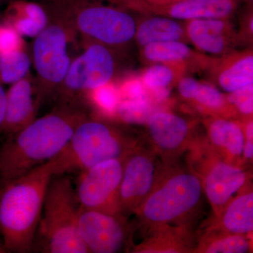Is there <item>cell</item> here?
I'll return each instance as SVG.
<instances>
[{"label":"cell","mask_w":253,"mask_h":253,"mask_svg":"<svg viewBox=\"0 0 253 253\" xmlns=\"http://www.w3.org/2000/svg\"><path fill=\"white\" fill-rule=\"evenodd\" d=\"M186 38L199 52L223 56L233 51L238 35L229 19L208 18L185 21Z\"/></svg>","instance_id":"7c38bea8"},{"label":"cell","mask_w":253,"mask_h":253,"mask_svg":"<svg viewBox=\"0 0 253 253\" xmlns=\"http://www.w3.org/2000/svg\"><path fill=\"white\" fill-rule=\"evenodd\" d=\"M80 204L67 174L54 175L46 190L34 246L46 253H88L78 230ZM33 250V249H32Z\"/></svg>","instance_id":"3957f363"},{"label":"cell","mask_w":253,"mask_h":253,"mask_svg":"<svg viewBox=\"0 0 253 253\" xmlns=\"http://www.w3.org/2000/svg\"><path fill=\"white\" fill-rule=\"evenodd\" d=\"M156 172L151 155L133 150L128 154L120 188L122 213L136 212L140 207L156 186Z\"/></svg>","instance_id":"8fae6325"},{"label":"cell","mask_w":253,"mask_h":253,"mask_svg":"<svg viewBox=\"0 0 253 253\" xmlns=\"http://www.w3.org/2000/svg\"><path fill=\"white\" fill-rule=\"evenodd\" d=\"M147 124L153 142L166 153L181 149L191 131L189 123L184 118L168 111H156L150 116Z\"/></svg>","instance_id":"e0dca14e"},{"label":"cell","mask_w":253,"mask_h":253,"mask_svg":"<svg viewBox=\"0 0 253 253\" xmlns=\"http://www.w3.org/2000/svg\"><path fill=\"white\" fill-rule=\"evenodd\" d=\"M121 217L80 206L78 230L88 252L115 253L124 247L127 231Z\"/></svg>","instance_id":"30bf717a"},{"label":"cell","mask_w":253,"mask_h":253,"mask_svg":"<svg viewBox=\"0 0 253 253\" xmlns=\"http://www.w3.org/2000/svg\"><path fill=\"white\" fill-rule=\"evenodd\" d=\"M251 242L246 236L229 234L213 240L204 252L207 253H246L251 250Z\"/></svg>","instance_id":"4316f807"},{"label":"cell","mask_w":253,"mask_h":253,"mask_svg":"<svg viewBox=\"0 0 253 253\" xmlns=\"http://www.w3.org/2000/svg\"><path fill=\"white\" fill-rule=\"evenodd\" d=\"M127 156L98 163L79 173L75 189L81 208L123 214L120 188Z\"/></svg>","instance_id":"52a82bcc"},{"label":"cell","mask_w":253,"mask_h":253,"mask_svg":"<svg viewBox=\"0 0 253 253\" xmlns=\"http://www.w3.org/2000/svg\"><path fill=\"white\" fill-rule=\"evenodd\" d=\"M207 69L216 84L226 93L253 84V50L232 51L217 59L211 58Z\"/></svg>","instance_id":"5bb4252c"},{"label":"cell","mask_w":253,"mask_h":253,"mask_svg":"<svg viewBox=\"0 0 253 253\" xmlns=\"http://www.w3.org/2000/svg\"><path fill=\"white\" fill-rule=\"evenodd\" d=\"M68 43L66 28L59 23L48 24L36 37L33 60L38 75L36 91L39 105L61 89L71 63Z\"/></svg>","instance_id":"8992f818"},{"label":"cell","mask_w":253,"mask_h":253,"mask_svg":"<svg viewBox=\"0 0 253 253\" xmlns=\"http://www.w3.org/2000/svg\"><path fill=\"white\" fill-rule=\"evenodd\" d=\"M121 100H136L149 98L141 78H134L126 81L119 89Z\"/></svg>","instance_id":"4dcf8cb0"},{"label":"cell","mask_w":253,"mask_h":253,"mask_svg":"<svg viewBox=\"0 0 253 253\" xmlns=\"http://www.w3.org/2000/svg\"><path fill=\"white\" fill-rule=\"evenodd\" d=\"M154 113L152 100L150 98L121 100L116 111L123 121L129 123H147Z\"/></svg>","instance_id":"d4e9b609"},{"label":"cell","mask_w":253,"mask_h":253,"mask_svg":"<svg viewBox=\"0 0 253 253\" xmlns=\"http://www.w3.org/2000/svg\"><path fill=\"white\" fill-rule=\"evenodd\" d=\"M237 7L236 0H176L145 10V14L188 21L196 19H229Z\"/></svg>","instance_id":"4fadbf2b"},{"label":"cell","mask_w":253,"mask_h":253,"mask_svg":"<svg viewBox=\"0 0 253 253\" xmlns=\"http://www.w3.org/2000/svg\"><path fill=\"white\" fill-rule=\"evenodd\" d=\"M192 101L201 109L212 112L225 111L228 106H230L225 95L212 84L205 82H200Z\"/></svg>","instance_id":"484cf974"},{"label":"cell","mask_w":253,"mask_h":253,"mask_svg":"<svg viewBox=\"0 0 253 253\" xmlns=\"http://www.w3.org/2000/svg\"><path fill=\"white\" fill-rule=\"evenodd\" d=\"M31 59L23 49L0 54V82L14 84L28 76Z\"/></svg>","instance_id":"cb8c5ba5"},{"label":"cell","mask_w":253,"mask_h":253,"mask_svg":"<svg viewBox=\"0 0 253 253\" xmlns=\"http://www.w3.org/2000/svg\"><path fill=\"white\" fill-rule=\"evenodd\" d=\"M91 91L93 101L100 109L109 114L116 113L121 101L119 89L109 83Z\"/></svg>","instance_id":"83f0119b"},{"label":"cell","mask_w":253,"mask_h":253,"mask_svg":"<svg viewBox=\"0 0 253 253\" xmlns=\"http://www.w3.org/2000/svg\"><path fill=\"white\" fill-rule=\"evenodd\" d=\"M21 36L12 26L0 27V54L22 49Z\"/></svg>","instance_id":"f546056e"},{"label":"cell","mask_w":253,"mask_h":253,"mask_svg":"<svg viewBox=\"0 0 253 253\" xmlns=\"http://www.w3.org/2000/svg\"><path fill=\"white\" fill-rule=\"evenodd\" d=\"M53 176L51 159L17 179L0 184V234L5 251L25 253L33 249Z\"/></svg>","instance_id":"7a4b0ae2"},{"label":"cell","mask_w":253,"mask_h":253,"mask_svg":"<svg viewBox=\"0 0 253 253\" xmlns=\"http://www.w3.org/2000/svg\"><path fill=\"white\" fill-rule=\"evenodd\" d=\"M223 228L231 234L246 236L253 229V194L246 193L230 201L222 211Z\"/></svg>","instance_id":"44dd1931"},{"label":"cell","mask_w":253,"mask_h":253,"mask_svg":"<svg viewBox=\"0 0 253 253\" xmlns=\"http://www.w3.org/2000/svg\"><path fill=\"white\" fill-rule=\"evenodd\" d=\"M143 20L136 25L135 38L136 42L141 47L153 44L168 41L188 42L184 25L175 19L157 16Z\"/></svg>","instance_id":"d6986e66"},{"label":"cell","mask_w":253,"mask_h":253,"mask_svg":"<svg viewBox=\"0 0 253 253\" xmlns=\"http://www.w3.org/2000/svg\"><path fill=\"white\" fill-rule=\"evenodd\" d=\"M178 63H153L143 72L141 80L148 91L170 89L187 69Z\"/></svg>","instance_id":"7402d4cb"},{"label":"cell","mask_w":253,"mask_h":253,"mask_svg":"<svg viewBox=\"0 0 253 253\" xmlns=\"http://www.w3.org/2000/svg\"><path fill=\"white\" fill-rule=\"evenodd\" d=\"M141 56L144 61L153 63H178L189 66L194 65L199 69H207L211 57L197 53L186 42L168 41L153 43L142 47Z\"/></svg>","instance_id":"ac0fdd59"},{"label":"cell","mask_w":253,"mask_h":253,"mask_svg":"<svg viewBox=\"0 0 253 253\" xmlns=\"http://www.w3.org/2000/svg\"><path fill=\"white\" fill-rule=\"evenodd\" d=\"M34 88L28 76L11 85L6 91V111L1 132L13 135L36 119L38 101L34 99Z\"/></svg>","instance_id":"9a60e30c"},{"label":"cell","mask_w":253,"mask_h":253,"mask_svg":"<svg viewBox=\"0 0 253 253\" xmlns=\"http://www.w3.org/2000/svg\"><path fill=\"white\" fill-rule=\"evenodd\" d=\"M76 26L84 36L105 46H121L135 35L134 18L122 10L94 5L84 8L76 16Z\"/></svg>","instance_id":"ba28073f"},{"label":"cell","mask_w":253,"mask_h":253,"mask_svg":"<svg viewBox=\"0 0 253 253\" xmlns=\"http://www.w3.org/2000/svg\"><path fill=\"white\" fill-rule=\"evenodd\" d=\"M12 27L20 36L36 37L49 24L47 15L39 5L26 3L18 6Z\"/></svg>","instance_id":"603a6c76"},{"label":"cell","mask_w":253,"mask_h":253,"mask_svg":"<svg viewBox=\"0 0 253 253\" xmlns=\"http://www.w3.org/2000/svg\"><path fill=\"white\" fill-rule=\"evenodd\" d=\"M127 7L144 13L145 10L155 6L169 4L176 0H119Z\"/></svg>","instance_id":"d6a6232c"},{"label":"cell","mask_w":253,"mask_h":253,"mask_svg":"<svg viewBox=\"0 0 253 253\" xmlns=\"http://www.w3.org/2000/svg\"><path fill=\"white\" fill-rule=\"evenodd\" d=\"M203 184L189 172H176L155 186L135 212L154 226H166L183 219L197 207Z\"/></svg>","instance_id":"5b68a950"},{"label":"cell","mask_w":253,"mask_h":253,"mask_svg":"<svg viewBox=\"0 0 253 253\" xmlns=\"http://www.w3.org/2000/svg\"><path fill=\"white\" fill-rule=\"evenodd\" d=\"M133 148L130 139L116 128L86 118L53 158L54 175L80 173L98 163L125 157Z\"/></svg>","instance_id":"277c9868"},{"label":"cell","mask_w":253,"mask_h":253,"mask_svg":"<svg viewBox=\"0 0 253 253\" xmlns=\"http://www.w3.org/2000/svg\"><path fill=\"white\" fill-rule=\"evenodd\" d=\"M115 69L114 59L109 48L93 43L71 62L60 90L67 95L91 91L110 83Z\"/></svg>","instance_id":"9c48e42d"},{"label":"cell","mask_w":253,"mask_h":253,"mask_svg":"<svg viewBox=\"0 0 253 253\" xmlns=\"http://www.w3.org/2000/svg\"><path fill=\"white\" fill-rule=\"evenodd\" d=\"M6 92L1 86V83L0 82V132H1L3 126H4L5 111H6Z\"/></svg>","instance_id":"836d02e7"},{"label":"cell","mask_w":253,"mask_h":253,"mask_svg":"<svg viewBox=\"0 0 253 253\" xmlns=\"http://www.w3.org/2000/svg\"><path fill=\"white\" fill-rule=\"evenodd\" d=\"M176 83L178 91L181 97L192 101L199 88L200 81L194 78L183 76Z\"/></svg>","instance_id":"1f68e13d"},{"label":"cell","mask_w":253,"mask_h":253,"mask_svg":"<svg viewBox=\"0 0 253 253\" xmlns=\"http://www.w3.org/2000/svg\"><path fill=\"white\" fill-rule=\"evenodd\" d=\"M86 117L75 106H60L8 136L0 147V184L23 176L56 157Z\"/></svg>","instance_id":"6da1fadb"},{"label":"cell","mask_w":253,"mask_h":253,"mask_svg":"<svg viewBox=\"0 0 253 253\" xmlns=\"http://www.w3.org/2000/svg\"><path fill=\"white\" fill-rule=\"evenodd\" d=\"M228 102L236 108L240 113L251 116L253 112V84L240 88L226 96Z\"/></svg>","instance_id":"f1b7e54d"},{"label":"cell","mask_w":253,"mask_h":253,"mask_svg":"<svg viewBox=\"0 0 253 253\" xmlns=\"http://www.w3.org/2000/svg\"><path fill=\"white\" fill-rule=\"evenodd\" d=\"M207 129L210 140L218 149L232 157L242 155L244 128L239 123L226 118H214L208 122Z\"/></svg>","instance_id":"ffe728a7"},{"label":"cell","mask_w":253,"mask_h":253,"mask_svg":"<svg viewBox=\"0 0 253 253\" xmlns=\"http://www.w3.org/2000/svg\"><path fill=\"white\" fill-rule=\"evenodd\" d=\"M246 180V172L229 163L218 161L210 168L203 186L216 212H221L234 194L245 185Z\"/></svg>","instance_id":"2e32d148"},{"label":"cell","mask_w":253,"mask_h":253,"mask_svg":"<svg viewBox=\"0 0 253 253\" xmlns=\"http://www.w3.org/2000/svg\"><path fill=\"white\" fill-rule=\"evenodd\" d=\"M4 251H5L4 248H1V246H0V253H4Z\"/></svg>","instance_id":"e575fe53"}]
</instances>
